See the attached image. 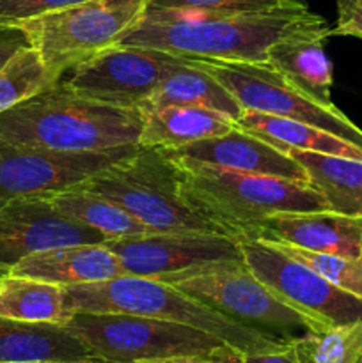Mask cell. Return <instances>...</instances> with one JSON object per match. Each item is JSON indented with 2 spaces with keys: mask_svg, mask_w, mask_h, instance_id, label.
<instances>
[{
  "mask_svg": "<svg viewBox=\"0 0 362 363\" xmlns=\"http://www.w3.org/2000/svg\"><path fill=\"white\" fill-rule=\"evenodd\" d=\"M57 152L0 140V204L21 197H46L82 184L137 149Z\"/></svg>",
  "mask_w": 362,
  "mask_h": 363,
  "instance_id": "4fadbf2b",
  "label": "cell"
},
{
  "mask_svg": "<svg viewBox=\"0 0 362 363\" xmlns=\"http://www.w3.org/2000/svg\"><path fill=\"white\" fill-rule=\"evenodd\" d=\"M85 0H0V27H13L46 13L64 9Z\"/></svg>",
  "mask_w": 362,
  "mask_h": 363,
  "instance_id": "f1b7e54d",
  "label": "cell"
},
{
  "mask_svg": "<svg viewBox=\"0 0 362 363\" xmlns=\"http://www.w3.org/2000/svg\"><path fill=\"white\" fill-rule=\"evenodd\" d=\"M0 315L23 323L66 325L73 312L66 305L64 287L7 273L0 289Z\"/></svg>",
  "mask_w": 362,
  "mask_h": 363,
  "instance_id": "cb8c5ba5",
  "label": "cell"
},
{
  "mask_svg": "<svg viewBox=\"0 0 362 363\" xmlns=\"http://www.w3.org/2000/svg\"><path fill=\"white\" fill-rule=\"evenodd\" d=\"M126 275L177 284L215 269L245 264L240 241L215 233H153L146 236L106 240Z\"/></svg>",
  "mask_w": 362,
  "mask_h": 363,
  "instance_id": "9c48e42d",
  "label": "cell"
},
{
  "mask_svg": "<svg viewBox=\"0 0 362 363\" xmlns=\"http://www.w3.org/2000/svg\"><path fill=\"white\" fill-rule=\"evenodd\" d=\"M105 241L96 230L64 218L48 197H21L0 204V273L6 275L35 252Z\"/></svg>",
  "mask_w": 362,
  "mask_h": 363,
  "instance_id": "5bb4252c",
  "label": "cell"
},
{
  "mask_svg": "<svg viewBox=\"0 0 362 363\" xmlns=\"http://www.w3.org/2000/svg\"><path fill=\"white\" fill-rule=\"evenodd\" d=\"M330 32L297 34L270 46L266 64L302 94L322 105H334L332 62L325 53V41Z\"/></svg>",
  "mask_w": 362,
  "mask_h": 363,
  "instance_id": "ac0fdd59",
  "label": "cell"
},
{
  "mask_svg": "<svg viewBox=\"0 0 362 363\" xmlns=\"http://www.w3.org/2000/svg\"><path fill=\"white\" fill-rule=\"evenodd\" d=\"M304 363H362V319L293 340Z\"/></svg>",
  "mask_w": 362,
  "mask_h": 363,
  "instance_id": "484cf974",
  "label": "cell"
},
{
  "mask_svg": "<svg viewBox=\"0 0 362 363\" xmlns=\"http://www.w3.org/2000/svg\"><path fill=\"white\" fill-rule=\"evenodd\" d=\"M330 35L362 39V0H337V21Z\"/></svg>",
  "mask_w": 362,
  "mask_h": 363,
  "instance_id": "f546056e",
  "label": "cell"
},
{
  "mask_svg": "<svg viewBox=\"0 0 362 363\" xmlns=\"http://www.w3.org/2000/svg\"><path fill=\"white\" fill-rule=\"evenodd\" d=\"M190 60L162 50L116 45L73 67L64 84L85 98L142 108L163 78Z\"/></svg>",
  "mask_w": 362,
  "mask_h": 363,
  "instance_id": "7c38bea8",
  "label": "cell"
},
{
  "mask_svg": "<svg viewBox=\"0 0 362 363\" xmlns=\"http://www.w3.org/2000/svg\"><path fill=\"white\" fill-rule=\"evenodd\" d=\"M172 286L215 311L279 339L295 340L305 333L325 330L279 300L245 264L215 269Z\"/></svg>",
  "mask_w": 362,
  "mask_h": 363,
  "instance_id": "8fae6325",
  "label": "cell"
},
{
  "mask_svg": "<svg viewBox=\"0 0 362 363\" xmlns=\"http://www.w3.org/2000/svg\"><path fill=\"white\" fill-rule=\"evenodd\" d=\"M91 363H116V362H102V360H94V362H91Z\"/></svg>",
  "mask_w": 362,
  "mask_h": 363,
  "instance_id": "d590c367",
  "label": "cell"
},
{
  "mask_svg": "<svg viewBox=\"0 0 362 363\" xmlns=\"http://www.w3.org/2000/svg\"><path fill=\"white\" fill-rule=\"evenodd\" d=\"M53 77L31 45L21 48L0 71V113L55 85Z\"/></svg>",
  "mask_w": 362,
  "mask_h": 363,
  "instance_id": "d4e9b609",
  "label": "cell"
},
{
  "mask_svg": "<svg viewBox=\"0 0 362 363\" xmlns=\"http://www.w3.org/2000/svg\"><path fill=\"white\" fill-rule=\"evenodd\" d=\"M165 105H188L216 110L234 123H238L245 112L234 96L208 71L202 69L195 59L163 78L162 84L155 89L141 110Z\"/></svg>",
  "mask_w": 362,
  "mask_h": 363,
  "instance_id": "7402d4cb",
  "label": "cell"
},
{
  "mask_svg": "<svg viewBox=\"0 0 362 363\" xmlns=\"http://www.w3.org/2000/svg\"><path fill=\"white\" fill-rule=\"evenodd\" d=\"M236 126L263 138L280 151L297 149V151L362 160V147L344 140V138L336 137L334 133H329L322 128L312 126V124L297 123V121L283 119V117L268 116V113L245 110Z\"/></svg>",
  "mask_w": 362,
  "mask_h": 363,
  "instance_id": "44dd1931",
  "label": "cell"
},
{
  "mask_svg": "<svg viewBox=\"0 0 362 363\" xmlns=\"http://www.w3.org/2000/svg\"><path fill=\"white\" fill-rule=\"evenodd\" d=\"M4 277H6V273H0V289H2V284H4Z\"/></svg>",
  "mask_w": 362,
  "mask_h": 363,
  "instance_id": "e575fe53",
  "label": "cell"
},
{
  "mask_svg": "<svg viewBox=\"0 0 362 363\" xmlns=\"http://www.w3.org/2000/svg\"><path fill=\"white\" fill-rule=\"evenodd\" d=\"M94 360H39V362H25V363H91Z\"/></svg>",
  "mask_w": 362,
  "mask_h": 363,
  "instance_id": "836d02e7",
  "label": "cell"
},
{
  "mask_svg": "<svg viewBox=\"0 0 362 363\" xmlns=\"http://www.w3.org/2000/svg\"><path fill=\"white\" fill-rule=\"evenodd\" d=\"M64 326L102 362L167 360L209 353L226 344L192 326L133 314L77 312Z\"/></svg>",
  "mask_w": 362,
  "mask_h": 363,
  "instance_id": "52a82bcc",
  "label": "cell"
},
{
  "mask_svg": "<svg viewBox=\"0 0 362 363\" xmlns=\"http://www.w3.org/2000/svg\"><path fill=\"white\" fill-rule=\"evenodd\" d=\"M245 266L275 294L329 330L362 319V300L339 289L298 259L266 241L236 238Z\"/></svg>",
  "mask_w": 362,
  "mask_h": 363,
  "instance_id": "30bf717a",
  "label": "cell"
},
{
  "mask_svg": "<svg viewBox=\"0 0 362 363\" xmlns=\"http://www.w3.org/2000/svg\"><path fill=\"white\" fill-rule=\"evenodd\" d=\"M167 152L180 163H197L309 184L304 167L290 152L273 147L263 138L240 130L238 126L219 137L206 138L177 149H167Z\"/></svg>",
  "mask_w": 362,
  "mask_h": 363,
  "instance_id": "9a60e30c",
  "label": "cell"
},
{
  "mask_svg": "<svg viewBox=\"0 0 362 363\" xmlns=\"http://www.w3.org/2000/svg\"><path fill=\"white\" fill-rule=\"evenodd\" d=\"M243 354L241 351L234 347L224 346L202 354H190V357H176L167 358V360H155V362H141V363H243Z\"/></svg>",
  "mask_w": 362,
  "mask_h": 363,
  "instance_id": "4dcf8cb0",
  "label": "cell"
},
{
  "mask_svg": "<svg viewBox=\"0 0 362 363\" xmlns=\"http://www.w3.org/2000/svg\"><path fill=\"white\" fill-rule=\"evenodd\" d=\"M98 360L64 325L23 323L0 315V363Z\"/></svg>",
  "mask_w": 362,
  "mask_h": 363,
  "instance_id": "d6986e66",
  "label": "cell"
},
{
  "mask_svg": "<svg viewBox=\"0 0 362 363\" xmlns=\"http://www.w3.org/2000/svg\"><path fill=\"white\" fill-rule=\"evenodd\" d=\"M64 296L73 314H133L180 323L209 333L241 353L279 351L291 342L243 325L170 284L144 277L123 275L105 282L64 287Z\"/></svg>",
  "mask_w": 362,
  "mask_h": 363,
  "instance_id": "3957f363",
  "label": "cell"
},
{
  "mask_svg": "<svg viewBox=\"0 0 362 363\" xmlns=\"http://www.w3.org/2000/svg\"><path fill=\"white\" fill-rule=\"evenodd\" d=\"M180 167L185 201L233 238L251 233L275 213L327 209L322 195L305 183L197 163Z\"/></svg>",
  "mask_w": 362,
  "mask_h": 363,
  "instance_id": "277c9868",
  "label": "cell"
},
{
  "mask_svg": "<svg viewBox=\"0 0 362 363\" xmlns=\"http://www.w3.org/2000/svg\"><path fill=\"white\" fill-rule=\"evenodd\" d=\"M28 46L25 35L16 28L0 27V71L9 64V60L20 52L21 48Z\"/></svg>",
  "mask_w": 362,
  "mask_h": 363,
  "instance_id": "1f68e13d",
  "label": "cell"
},
{
  "mask_svg": "<svg viewBox=\"0 0 362 363\" xmlns=\"http://www.w3.org/2000/svg\"><path fill=\"white\" fill-rule=\"evenodd\" d=\"M144 124L138 138L141 147L177 149L206 138L219 137L236 126L233 119L216 110L188 105H165L142 110Z\"/></svg>",
  "mask_w": 362,
  "mask_h": 363,
  "instance_id": "ffe728a7",
  "label": "cell"
},
{
  "mask_svg": "<svg viewBox=\"0 0 362 363\" xmlns=\"http://www.w3.org/2000/svg\"><path fill=\"white\" fill-rule=\"evenodd\" d=\"M295 2L298 0H146L148 7L153 9L204 14L258 13V11L275 9Z\"/></svg>",
  "mask_w": 362,
  "mask_h": 363,
  "instance_id": "83f0119b",
  "label": "cell"
},
{
  "mask_svg": "<svg viewBox=\"0 0 362 363\" xmlns=\"http://www.w3.org/2000/svg\"><path fill=\"white\" fill-rule=\"evenodd\" d=\"M9 273L60 287L98 284L126 275L117 255L105 243L66 245L35 252L21 259Z\"/></svg>",
  "mask_w": 362,
  "mask_h": 363,
  "instance_id": "e0dca14e",
  "label": "cell"
},
{
  "mask_svg": "<svg viewBox=\"0 0 362 363\" xmlns=\"http://www.w3.org/2000/svg\"><path fill=\"white\" fill-rule=\"evenodd\" d=\"M243 363H304L291 340L284 350L265 351V353H245Z\"/></svg>",
  "mask_w": 362,
  "mask_h": 363,
  "instance_id": "d6a6232c",
  "label": "cell"
},
{
  "mask_svg": "<svg viewBox=\"0 0 362 363\" xmlns=\"http://www.w3.org/2000/svg\"><path fill=\"white\" fill-rule=\"evenodd\" d=\"M146 7V0H85L9 28L25 35L46 69L60 80L66 71L119 45Z\"/></svg>",
  "mask_w": 362,
  "mask_h": 363,
  "instance_id": "8992f818",
  "label": "cell"
},
{
  "mask_svg": "<svg viewBox=\"0 0 362 363\" xmlns=\"http://www.w3.org/2000/svg\"><path fill=\"white\" fill-rule=\"evenodd\" d=\"M240 238L275 241L318 254L362 257V218L322 211H283Z\"/></svg>",
  "mask_w": 362,
  "mask_h": 363,
  "instance_id": "2e32d148",
  "label": "cell"
},
{
  "mask_svg": "<svg viewBox=\"0 0 362 363\" xmlns=\"http://www.w3.org/2000/svg\"><path fill=\"white\" fill-rule=\"evenodd\" d=\"M46 197L53 209L64 218L96 230L105 236V240H123V238L146 236L155 233L119 204L103 195L85 190L80 184Z\"/></svg>",
  "mask_w": 362,
  "mask_h": 363,
  "instance_id": "603a6c76",
  "label": "cell"
},
{
  "mask_svg": "<svg viewBox=\"0 0 362 363\" xmlns=\"http://www.w3.org/2000/svg\"><path fill=\"white\" fill-rule=\"evenodd\" d=\"M197 60V59H195ZM219 80L243 110L312 124L362 147V130L336 105H322L302 94L266 62L197 60Z\"/></svg>",
  "mask_w": 362,
  "mask_h": 363,
  "instance_id": "ba28073f",
  "label": "cell"
},
{
  "mask_svg": "<svg viewBox=\"0 0 362 363\" xmlns=\"http://www.w3.org/2000/svg\"><path fill=\"white\" fill-rule=\"evenodd\" d=\"M144 113L71 91L60 78L0 113V140L57 152H102L138 145Z\"/></svg>",
  "mask_w": 362,
  "mask_h": 363,
  "instance_id": "7a4b0ae2",
  "label": "cell"
},
{
  "mask_svg": "<svg viewBox=\"0 0 362 363\" xmlns=\"http://www.w3.org/2000/svg\"><path fill=\"white\" fill-rule=\"evenodd\" d=\"M330 32L305 0L258 13H177L146 7L119 45L142 46L197 60L266 62L275 43L297 34Z\"/></svg>",
  "mask_w": 362,
  "mask_h": 363,
  "instance_id": "6da1fadb",
  "label": "cell"
},
{
  "mask_svg": "<svg viewBox=\"0 0 362 363\" xmlns=\"http://www.w3.org/2000/svg\"><path fill=\"white\" fill-rule=\"evenodd\" d=\"M263 241V240H261ZM275 248L283 250L284 254L298 259L316 273L329 280L339 289L353 294L362 300V257H346V255L334 254H318V252L302 250V248L287 247V245L266 241Z\"/></svg>",
  "mask_w": 362,
  "mask_h": 363,
  "instance_id": "4316f807",
  "label": "cell"
},
{
  "mask_svg": "<svg viewBox=\"0 0 362 363\" xmlns=\"http://www.w3.org/2000/svg\"><path fill=\"white\" fill-rule=\"evenodd\" d=\"M126 209L155 233H215L222 227L195 211L181 194L180 163L162 147H141L80 184Z\"/></svg>",
  "mask_w": 362,
  "mask_h": 363,
  "instance_id": "5b68a950",
  "label": "cell"
}]
</instances>
